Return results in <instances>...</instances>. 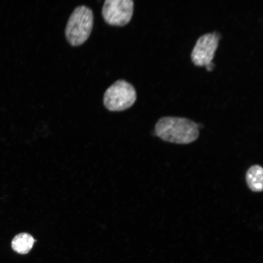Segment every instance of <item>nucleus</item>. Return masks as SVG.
I'll list each match as a JSON object with an SVG mask.
<instances>
[{
	"mask_svg": "<svg viewBox=\"0 0 263 263\" xmlns=\"http://www.w3.org/2000/svg\"><path fill=\"white\" fill-rule=\"evenodd\" d=\"M36 240L27 232H20L16 235L11 241V248L17 253L27 254L32 249Z\"/></svg>",
	"mask_w": 263,
	"mask_h": 263,
	"instance_id": "obj_7",
	"label": "nucleus"
},
{
	"mask_svg": "<svg viewBox=\"0 0 263 263\" xmlns=\"http://www.w3.org/2000/svg\"><path fill=\"white\" fill-rule=\"evenodd\" d=\"M219 37L215 33H207L201 36L196 42L191 53V58L196 65H206L208 68L211 64L217 47Z\"/></svg>",
	"mask_w": 263,
	"mask_h": 263,
	"instance_id": "obj_5",
	"label": "nucleus"
},
{
	"mask_svg": "<svg viewBox=\"0 0 263 263\" xmlns=\"http://www.w3.org/2000/svg\"><path fill=\"white\" fill-rule=\"evenodd\" d=\"M157 136L162 140L177 144H188L196 141L200 132L198 125L188 118L178 116H164L154 127Z\"/></svg>",
	"mask_w": 263,
	"mask_h": 263,
	"instance_id": "obj_1",
	"label": "nucleus"
},
{
	"mask_svg": "<svg viewBox=\"0 0 263 263\" xmlns=\"http://www.w3.org/2000/svg\"><path fill=\"white\" fill-rule=\"evenodd\" d=\"M93 24L94 14L91 8L84 5L75 7L68 20L65 29L68 42L74 46L82 44L89 37Z\"/></svg>",
	"mask_w": 263,
	"mask_h": 263,
	"instance_id": "obj_2",
	"label": "nucleus"
},
{
	"mask_svg": "<svg viewBox=\"0 0 263 263\" xmlns=\"http://www.w3.org/2000/svg\"><path fill=\"white\" fill-rule=\"evenodd\" d=\"M133 7L132 0H106L102 7V15L108 24L123 26L131 20Z\"/></svg>",
	"mask_w": 263,
	"mask_h": 263,
	"instance_id": "obj_4",
	"label": "nucleus"
},
{
	"mask_svg": "<svg viewBox=\"0 0 263 263\" xmlns=\"http://www.w3.org/2000/svg\"><path fill=\"white\" fill-rule=\"evenodd\" d=\"M136 92L134 87L123 79H118L111 85L103 95V104L109 111L125 110L134 103Z\"/></svg>",
	"mask_w": 263,
	"mask_h": 263,
	"instance_id": "obj_3",
	"label": "nucleus"
},
{
	"mask_svg": "<svg viewBox=\"0 0 263 263\" xmlns=\"http://www.w3.org/2000/svg\"><path fill=\"white\" fill-rule=\"evenodd\" d=\"M245 179L248 188L253 192H261L263 189V167L255 164L247 170Z\"/></svg>",
	"mask_w": 263,
	"mask_h": 263,
	"instance_id": "obj_6",
	"label": "nucleus"
}]
</instances>
